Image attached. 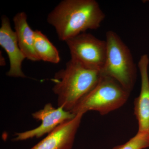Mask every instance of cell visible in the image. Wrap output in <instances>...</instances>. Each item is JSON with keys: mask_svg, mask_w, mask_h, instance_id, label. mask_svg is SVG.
Here are the masks:
<instances>
[{"mask_svg": "<svg viewBox=\"0 0 149 149\" xmlns=\"http://www.w3.org/2000/svg\"><path fill=\"white\" fill-rule=\"evenodd\" d=\"M105 17L95 0H63L48 14L47 21L58 39L66 42L89 29H98Z\"/></svg>", "mask_w": 149, "mask_h": 149, "instance_id": "obj_1", "label": "cell"}, {"mask_svg": "<svg viewBox=\"0 0 149 149\" xmlns=\"http://www.w3.org/2000/svg\"><path fill=\"white\" fill-rule=\"evenodd\" d=\"M101 71L89 69L70 59L65 68L55 74L53 91L58 107L71 111L83 97L98 83Z\"/></svg>", "mask_w": 149, "mask_h": 149, "instance_id": "obj_2", "label": "cell"}, {"mask_svg": "<svg viewBox=\"0 0 149 149\" xmlns=\"http://www.w3.org/2000/svg\"><path fill=\"white\" fill-rule=\"evenodd\" d=\"M106 38V56L102 74L114 79L130 93L137 76V67L131 52L115 32L108 31Z\"/></svg>", "mask_w": 149, "mask_h": 149, "instance_id": "obj_3", "label": "cell"}, {"mask_svg": "<svg viewBox=\"0 0 149 149\" xmlns=\"http://www.w3.org/2000/svg\"><path fill=\"white\" fill-rule=\"evenodd\" d=\"M130 93L114 79L102 74L97 84L70 112L74 115L84 114L95 111L104 115L123 106Z\"/></svg>", "mask_w": 149, "mask_h": 149, "instance_id": "obj_4", "label": "cell"}, {"mask_svg": "<svg viewBox=\"0 0 149 149\" xmlns=\"http://www.w3.org/2000/svg\"><path fill=\"white\" fill-rule=\"evenodd\" d=\"M65 42L69 49L70 59L87 68L101 71L106 56V40L84 32Z\"/></svg>", "mask_w": 149, "mask_h": 149, "instance_id": "obj_5", "label": "cell"}, {"mask_svg": "<svg viewBox=\"0 0 149 149\" xmlns=\"http://www.w3.org/2000/svg\"><path fill=\"white\" fill-rule=\"evenodd\" d=\"M76 115L67 111L61 107L55 108L50 103L46 104L42 109L32 113L33 118L42 123L37 128L15 134L14 141H25L33 138H40L49 134L58 126L75 117Z\"/></svg>", "mask_w": 149, "mask_h": 149, "instance_id": "obj_6", "label": "cell"}, {"mask_svg": "<svg viewBox=\"0 0 149 149\" xmlns=\"http://www.w3.org/2000/svg\"><path fill=\"white\" fill-rule=\"evenodd\" d=\"M0 46L6 52L9 59L10 67L7 75L11 77H26L22 69V62L26 57L19 46L16 34L11 27L9 19L5 15L1 19Z\"/></svg>", "mask_w": 149, "mask_h": 149, "instance_id": "obj_7", "label": "cell"}, {"mask_svg": "<svg viewBox=\"0 0 149 149\" xmlns=\"http://www.w3.org/2000/svg\"><path fill=\"white\" fill-rule=\"evenodd\" d=\"M83 115L78 113L74 118L63 122L29 149H72Z\"/></svg>", "mask_w": 149, "mask_h": 149, "instance_id": "obj_8", "label": "cell"}, {"mask_svg": "<svg viewBox=\"0 0 149 149\" xmlns=\"http://www.w3.org/2000/svg\"><path fill=\"white\" fill-rule=\"evenodd\" d=\"M149 58L147 54L141 56L138 63L141 77L139 95L134 100V113L139 124L138 132L149 134Z\"/></svg>", "mask_w": 149, "mask_h": 149, "instance_id": "obj_9", "label": "cell"}, {"mask_svg": "<svg viewBox=\"0 0 149 149\" xmlns=\"http://www.w3.org/2000/svg\"><path fill=\"white\" fill-rule=\"evenodd\" d=\"M13 21L19 46L26 58L32 61H40L34 48L35 31L27 22L26 14L18 13L14 17Z\"/></svg>", "mask_w": 149, "mask_h": 149, "instance_id": "obj_10", "label": "cell"}, {"mask_svg": "<svg viewBox=\"0 0 149 149\" xmlns=\"http://www.w3.org/2000/svg\"><path fill=\"white\" fill-rule=\"evenodd\" d=\"M34 48L40 61L57 64L60 61L58 50L47 37L40 30L35 31Z\"/></svg>", "mask_w": 149, "mask_h": 149, "instance_id": "obj_11", "label": "cell"}, {"mask_svg": "<svg viewBox=\"0 0 149 149\" xmlns=\"http://www.w3.org/2000/svg\"><path fill=\"white\" fill-rule=\"evenodd\" d=\"M149 147V134L138 132L125 143L115 147L112 149H144Z\"/></svg>", "mask_w": 149, "mask_h": 149, "instance_id": "obj_12", "label": "cell"}, {"mask_svg": "<svg viewBox=\"0 0 149 149\" xmlns=\"http://www.w3.org/2000/svg\"><path fill=\"white\" fill-rule=\"evenodd\" d=\"M0 65L2 66L6 65L5 59L4 58L2 54H1H1H0Z\"/></svg>", "mask_w": 149, "mask_h": 149, "instance_id": "obj_13", "label": "cell"}]
</instances>
